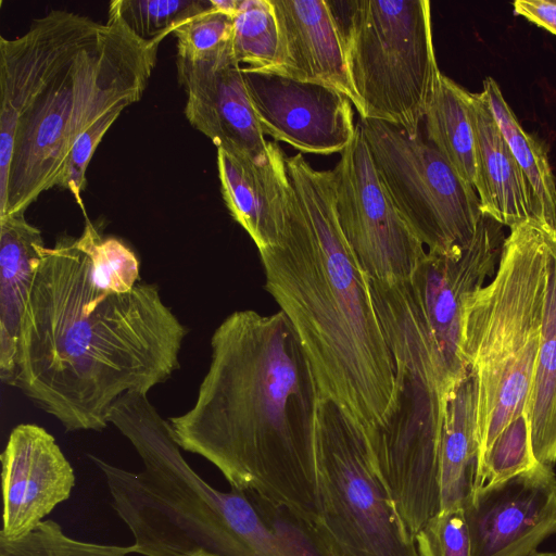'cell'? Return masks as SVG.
<instances>
[{"label": "cell", "mask_w": 556, "mask_h": 556, "mask_svg": "<svg viewBox=\"0 0 556 556\" xmlns=\"http://www.w3.org/2000/svg\"><path fill=\"white\" fill-rule=\"evenodd\" d=\"M188 329L156 283L126 290L92 263L79 236L46 248L23 314L12 387L66 431H102L113 404L179 367Z\"/></svg>", "instance_id": "obj_1"}, {"label": "cell", "mask_w": 556, "mask_h": 556, "mask_svg": "<svg viewBox=\"0 0 556 556\" xmlns=\"http://www.w3.org/2000/svg\"><path fill=\"white\" fill-rule=\"evenodd\" d=\"M211 348L193 406L168 419L175 441L212 463L230 488L254 491L316 523L320 392L291 323L281 311H236L215 329Z\"/></svg>", "instance_id": "obj_2"}, {"label": "cell", "mask_w": 556, "mask_h": 556, "mask_svg": "<svg viewBox=\"0 0 556 556\" xmlns=\"http://www.w3.org/2000/svg\"><path fill=\"white\" fill-rule=\"evenodd\" d=\"M294 194L276 245L258 251L265 288L291 323L319 392L367 438L390 417L395 367L369 287L339 223L333 175L287 156Z\"/></svg>", "instance_id": "obj_3"}, {"label": "cell", "mask_w": 556, "mask_h": 556, "mask_svg": "<svg viewBox=\"0 0 556 556\" xmlns=\"http://www.w3.org/2000/svg\"><path fill=\"white\" fill-rule=\"evenodd\" d=\"M159 46L138 39L117 20L101 24L84 16L55 65L13 114L0 217L26 212L42 192L61 188L79 135L105 113L141 99Z\"/></svg>", "instance_id": "obj_4"}, {"label": "cell", "mask_w": 556, "mask_h": 556, "mask_svg": "<svg viewBox=\"0 0 556 556\" xmlns=\"http://www.w3.org/2000/svg\"><path fill=\"white\" fill-rule=\"evenodd\" d=\"M551 228L534 219L509 228L492 281L466 307L462 351L476 377L481 457L526 413L541 341Z\"/></svg>", "instance_id": "obj_5"}, {"label": "cell", "mask_w": 556, "mask_h": 556, "mask_svg": "<svg viewBox=\"0 0 556 556\" xmlns=\"http://www.w3.org/2000/svg\"><path fill=\"white\" fill-rule=\"evenodd\" d=\"M482 214L469 245L457 255L427 251L406 280L369 279L381 328L399 370L440 379L448 391L467 369L463 357L466 307L495 275L505 235Z\"/></svg>", "instance_id": "obj_6"}, {"label": "cell", "mask_w": 556, "mask_h": 556, "mask_svg": "<svg viewBox=\"0 0 556 556\" xmlns=\"http://www.w3.org/2000/svg\"><path fill=\"white\" fill-rule=\"evenodd\" d=\"M339 26L361 118L418 137L439 71L428 0L344 2Z\"/></svg>", "instance_id": "obj_7"}, {"label": "cell", "mask_w": 556, "mask_h": 556, "mask_svg": "<svg viewBox=\"0 0 556 556\" xmlns=\"http://www.w3.org/2000/svg\"><path fill=\"white\" fill-rule=\"evenodd\" d=\"M315 456L316 526L339 556H419L359 426L321 394Z\"/></svg>", "instance_id": "obj_8"}, {"label": "cell", "mask_w": 556, "mask_h": 556, "mask_svg": "<svg viewBox=\"0 0 556 556\" xmlns=\"http://www.w3.org/2000/svg\"><path fill=\"white\" fill-rule=\"evenodd\" d=\"M358 123L381 184L418 239L429 252L462 253L483 214L476 189L420 135L381 121Z\"/></svg>", "instance_id": "obj_9"}, {"label": "cell", "mask_w": 556, "mask_h": 556, "mask_svg": "<svg viewBox=\"0 0 556 556\" xmlns=\"http://www.w3.org/2000/svg\"><path fill=\"white\" fill-rule=\"evenodd\" d=\"M445 400L437 391L397 379L390 417L365 438L413 538L441 509L439 452Z\"/></svg>", "instance_id": "obj_10"}, {"label": "cell", "mask_w": 556, "mask_h": 556, "mask_svg": "<svg viewBox=\"0 0 556 556\" xmlns=\"http://www.w3.org/2000/svg\"><path fill=\"white\" fill-rule=\"evenodd\" d=\"M332 169L342 231L369 279H408L425 258L426 247L405 222L381 184L361 127Z\"/></svg>", "instance_id": "obj_11"}, {"label": "cell", "mask_w": 556, "mask_h": 556, "mask_svg": "<svg viewBox=\"0 0 556 556\" xmlns=\"http://www.w3.org/2000/svg\"><path fill=\"white\" fill-rule=\"evenodd\" d=\"M242 73L264 135L321 155L341 153L353 140V104L338 90L244 66Z\"/></svg>", "instance_id": "obj_12"}, {"label": "cell", "mask_w": 556, "mask_h": 556, "mask_svg": "<svg viewBox=\"0 0 556 556\" xmlns=\"http://www.w3.org/2000/svg\"><path fill=\"white\" fill-rule=\"evenodd\" d=\"M463 508L471 556H531L556 534V475L539 463L477 488Z\"/></svg>", "instance_id": "obj_13"}, {"label": "cell", "mask_w": 556, "mask_h": 556, "mask_svg": "<svg viewBox=\"0 0 556 556\" xmlns=\"http://www.w3.org/2000/svg\"><path fill=\"white\" fill-rule=\"evenodd\" d=\"M1 464L3 511L0 536L17 540L70 498L75 473L54 437L34 424H21L12 429L1 454Z\"/></svg>", "instance_id": "obj_14"}, {"label": "cell", "mask_w": 556, "mask_h": 556, "mask_svg": "<svg viewBox=\"0 0 556 556\" xmlns=\"http://www.w3.org/2000/svg\"><path fill=\"white\" fill-rule=\"evenodd\" d=\"M179 85L187 93L185 115L217 149L254 162L268 155L245 86L242 66L232 49L218 58L177 66Z\"/></svg>", "instance_id": "obj_15"}, {"label": "cell", "mask_w": 556, "mask_h": 556, "mask_svg": "<svg viewBox=\"0 0 556 556\" xmlns=\"http://www.w3.org/2000/svg\"><path fill=\"white\" fill-rule=\"evenodd\" d=\"M280 35L275 74L329 86L359 111L349 76L344 42L329 1L271 0Z\"/></svg>", "instance_id": "obj_16"}, {"label": "cell", "mask_w": 556, "mask_h": 556, "mask_svg": "<svg viewBox=\"0 0 556 556\" xmlns=\"http://www.w3.org/2000/svg\"><path fill=\"white\" fill-rule=\"evenodd\" d=\"M286 160L276 142L268 143V155L261 162L217 149L224 202L258 251L276 245L287 224L294 189Z\"/></svg>", "instance_id": "obj_17"}, {"label": "cell", "mask_w": 556, "mask_h": 556, "mask_svg": "<svg viewBox=\"0 0 556 556\" xmlns=\"http://www.w3.org/2000/svg\"><path fill=\"white\" fill-rule=\"evenodd\" d=\"M468 106L476 148L475 189L482 213L508 228L538 220L532 189L494 118L485 94L482 91L469 92Z\"/></svg>", "instance_id": "obj_18"}, {"label": "cell", "mask_w": 556, "mask_h": 556, "mask_svg": "<svg viewBox=\"0 0 556 556\" xmlns=\"http://www.w3.org/2000/svg\"><path fill=\"white\" fill-rule=\"evenodd\" d=\"M46 247L25 212L0 217V378L13 384L21 323Z\"/></svg>", "instance_id": "obj_19"}, {"label": "cell", "mask_w": 556, "mask_h": 556, "mask_svg": "<svg viewBox=\"0 0 556 556\" xmlns=\"http://www.w3.org/2000/svg\"><path fill=\"white\" fill-rule=\"evenodd\" d=\"M480 460L477 383L467 367L445 400L439 452L441 509L465 506L478 486Z\"/></svg>", "instance_id": "obj_20"}, {"label": "cell", "mask_w": 556, "mask_h": 556, "mask_svg": "<svg viewBox=\"0 0 556 556\" xmlns=\"http://www.w3.org/2000/svg\"><path fill=\"white\" fill-rule=\"evenodd\" d=\"M525 412L535 459L553 467L556 464V228L548 231L541 341Z\"/></svg>", "instance_id": "obj_21"}, {"label": "cell", "mask_w": 556, "mask_h": 556, "mask_svg": "<svg viewBox=\"0 0 556 556\" xmlns=\"http://www.w3.org/2000/svg\"><path fill=\"white\" fill-rule=\"evenodd\" d=\"M469 91L441 73L425 116L427 141L475 188L477 180Z\"/></svg>", "instance_id": "obj_22"}, {"label": "cell", "mask_w": 556, "mask_h": 556, "mask_svg": "<svg viewBox=\"0 0 556 556\" xmlns=\"http://www.w3.org/2000/svg\"><path fill=\"white\" fill-rule=\"evenodd\" d=\"M482 92L485 94L494 118L532 189L538 220L556 228V182L546 149L538 139L523 129L506 102L495 79L485 77Z\"/></svg>", "instance_id": "obj_23"}, {"label": "cell", "mask_w": 556, "mask_h": 556, "mask_svg": "<svg viewBox=\"0 0 556 556\" xmlns=\"http://www.w3.org/2000/svg\"><path fill=\"white\" fill-rule=\"evenodd\" d=\"M232 51L239 64L275 73L280 65V35L271 0H240L233 16Z\"/></svg>", "instance_id": "obj_24"}, {"label": "cell", "mask_w": 556, "mask_h": 556, "mask_svg": "<svg viewBox=\"0 0 556 556\" xmlns=\"http://www.w3.org/2000/svg\"><path fill=\"white\" fill-rule=\"evenodd\" d=\"M211 8L210 0H114L108 18L119 21L144 42L161 43L193 16Z\"/></svg>", "instance_id": "obj_25"}, {"label": "cell", "mask_w": 556, "mask_h": 556, "mask_svg": "<svg viewBox=\"0 0 556 556\" xmlns=\"http://www.w3.org/2000/svg\"><path fill=\"white\" fill-rule=\"evenodd\" d=\"M286 556H339L316 523L293 508L254 491L243 490Z\"/></svg>", "instance_id": "obj_26"}, {"label": "cell", "mask_w": 556, "mask_h": 556, "mask_svg": "<svg viewBox=\"0 0 556 556\" xmlns=\"http://www.w3.org/2000/svg\"><path fill=\"white\" fill-rule=\"evenodd\" d=\"M538 464L532 450L528 418L523 413L498 433L482 455L477 488L507 480Z\"/></svg>", "instance_id": "obj_27"}, {"label": "cell", "mask_w": 556, "mask_h": 556, "mask_svg": "<svg viewBox=\"0 0 556 556\" xmlns=\"http://www.w3.org/2000/svg\"><path fill=\"white\" fill-rule=\"evenodd\" d=\"M211 1V0H210ZM177 66L208 61L232 49L233 17L211 8L179 26Z\"/></svg>", "instance_id": "obj_28"}, {"label": "cell", "mask_w": 556, "mask_h": 556, "mask_svg": "<svg viewBox=\"0 0 556 556\" xmlns=\"http://www.w3.org/2000/svg\"><path fill=\"white\" fill-rule=\"evenodd\" d=\"M127 546L105 545L68 536L54 520H43L17 540L0 536V556H127Z\"/></svg>", "instance_id": "obj_29"}, {"label": "cell", "mask_w": 556, "mask_h": 556, "mask_svg": "<svg viewBox=\"0 0 556 556\" xmlns=\"http://www.w3.org/2000/svg\"><path fill=\"white\" fill-rule=\"evenodd\" d=\"M419 556H471L463 507L441 509L414 536Z\"/></svg>", "instance_id": "obj_30"}, {"label": "cell", "mask_w": 556, "mask_h": 556, "mask_svg": "<svg viewBox=\"0 0 556 556\" xmlns=\"http://www.w3.org/2000/svg\"><path fill=\"white\" fill-rule=\"evenodd\" d=\"M124 110L123 106L116 108L93 122L79 135L71 151L67 173L61 188L73 194L85 216L81 192L87 185L86 172L88 165L104 135Z\"/></svg>", "instance_id": "obj_31"}, {"label": "cell", "mask_w": 556, "mask_h": 556, "mask_svg": "<svg viewBox=\"0 0 556 556\" xmlns=\"http://www.w3.org/2000/svg\"><path fill=\"white\" fill-rule=\"evenodd\" d=\"M514 10L516 14L556 35V1L517 0Z\"/></svg>", "instance_id": "obj_32"}, {"label": "cell", "mask_w": 556, "mask_h": 556, "mask_svg": "<svg viewBox=\"0 0 556 556\" xmlns=\"http://www.w3.org/2000/svg\"><path fill=\"white\" fill-rule=\"evenodd\" d=\"M211 4L216 11L233 17L238 12L240 0H211Z\"/></svg>", "instance_id": "obj_33"}, {"label": "cell", "mask_w": 556, "mask_h": 556, "mask_svg": "<svg viewBox=\"0 0 556 556\" xmlns=\"http://www.w3.org/2000/svg\"><path fill=\"white\" fill-rule=\"evenodd\" d=\"M189 556H216V555L210 554V553L204 552V551H198V552H195V553H193V554H191Z\"/></svg>", "instance_id": "obj_34"}, {"label": "cell", "mask_w": 556, "mask_h": 556, "mask_svg": "<svg viewBox=\"0 0 556 556\" xmlns=\"http://www.w3.org/2000/svg\"><path fill=\"white\" fill-rule=\"evenodd\" d=\"M531 556H556V553H547V552H535Z\"/></svg>", "instance_id": "obj_35"}]
</instances>
